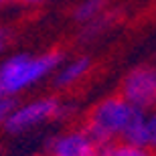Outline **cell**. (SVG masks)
I'll return each instance as SVG.
<instances>
[{
    "instance_id": "obj_4",
    "label": "cell",
    "mask_w": 156,
    "mask_h": 156,
    "mask_svg": "<svg viewBox=\"0 0 156 156\" xmlns=\"http://www.w3.org/2000/svg\"><path fill=\"white\" fill-rule=\"evenodd\" d=\"M59 112V104L53 101V99H43V101H37V104H30L23 110H18L16 114H12L6 122V130L8 132H20L24 128H30L39 124L41 120H47V118H53Z\"/></svg>"
},
{
    "instance_id": "obj_9",
    "label": "cell",
    "mask_w": 156,
    "mask_h": 156,
    "mask_svg": "<svg viewBox=\"0 0 156 156\" xmlns=\"http://www.w3.org/2000/svg\"><path fill=\"white\" fill-rule=\"evenodd\" d=\"M148 148L156 156V116L148 122Z\"/></svg>"
},
{
    "instance_id": "obj_7",
    "label": "cell",
    "mask_w": 156,
    "mask_h": 156,
    "mask_svg": "<svg viewBox=\"0 0 156 156\" xmlns=\"http://www.w3.org/2000/svg\"><path fill=\"white\" fill-rule=\"evenodd\" d=\"M89 67V61L87 59H83V61H77L75 65H71L69 69H65L63 71V75L59 77V85H69L71 81H75V79H79L83 73H85V69Z\"/></svg>"
},
{
    "instance_id": "obj_1",
    "label": "cell",
    "mask_w": 156,
    "mask_h": 156,
    "mask_svg": "<svg viewBox=\"0 0 156 156\" xmlns=\"http://www.w3.org/2000/svg\"><path fill=\"white\" fill-rule=\"evenodd\" d=\"M134 112V105L128 104L120 93H114L110 98L101 99L95 104L91 110L83 118V132L99 146V150L104 146L116 142L114 138H122V134L126 130L130 116Z\"/></svg>"
},
{
    "instance_id": "obj_12",
    "label": "cell",
    "mask_w": 156,
    "mask_h": 156,
    "mask_svg": "<svg viewBox=\"0 0 156 156\" xmlns=\"http://www.w3.org/2000/svg\"><path fill=\"white\" fill-rule=\"evenodd\" d=\"M20 4H35V2H41V0H16Z\"/></svg>"
},
{
    "instance_id": "obj_13",
    "label": "cell",
    "mask_w": 156,
    "mask_h": 156,
    "mask_svg": "<svg viewBox=\"0 0 156 156\" xmlns=\"http://www.w3.org/2000/svg\"><path fill=\"white\" fill-rule=\"evenodd\" d=\"M4 2H6V0H0V4H4Z\"/></svg>"
},
{
    "instance_id": "obj_6",
    "label": "cell",
    "mask_w": 156,
    "mask_h": 156,
    "mask_svg": "<svg viewBox=\"0 0 156 156\" xmlns=\"http://www.w3.org/2000/svg\"><path fill=\"white\" fill-rule=\"evenodd\" d=\"M99 156H154L150 148H144V146H134L128 144V142H112V144L104 146L99 150Z\"/></svg>"
},
{
    "instance_id": "obj_10",
    "label": "cell",
    "mask_w": 156,
    "mask_h": 156,
    "mask_svg": "<svg viewBox=\"0 0 156 156\" xmlns=\"http://www.w3.org/2000/svg\"><path fill=\"white\" fill-rule=\"evenodd\" d=\"M12 108V101H8V99H4V101H0V122L4 120V116L10 112Z\"/></svg>"
},
{
    "instance_id": "obj_14",
    "label": "cell",
    "mask_w": 156,
    "mask_h": 156,
    "mask_svg": "<svg viewBox=\"0 0 156 156\" xmlns=\"http://www.w3.org/2000/svg\"><path fill=\"white\" fill-rule=\"evenodd\" d=\"M2 91H4V89H2V85H0V93H2Z\"/></svg>"
},
{
    "instance_id": "obj_5",
    "label": "cell",
    "mask_w": 156,
    "mask_h": 156,
    "mask_svg": "<svg viewBox=\"0 0 156 156\" xmlns=\"http://www.w3.org/2000/svg\"><path fill=\"white\" fill-rule=\"evenodd\" d=\"M53 156H99V146L79 130L59 138L53 146Z\"/></svg>"
},
{
    "instance_id": "obj_2",
    "label": "cell",
    "mask_w": 156,
    "mask_h": 156,
    "mask_svg": "<svg viewBox=\"0 0 156 156\" xmlns=\"http://www.w3.org/2000/svg\"><path fill=\"white\" fill-rule=\"evenodd\" d=\"M59 53H49L39 59L14 57L0 67V85L4 91H18L27 83L39 79L59 63Z\"/></svg>"
},
{
    "instance_id": "obj_3",
    "label": "cell",
    "mask_w": 156,
    "mask_h": 156,
    "mask_svg": "<svg viewBox=\"0 0 156 156\" xmlns=\"http://www.w3.org/2000/svg\"><path fill=\"white\" fill-rule=\"evenodd\" d=\"M122 98L134 108H152L156 105V69L142 65L128 73L118 89Z\"/></svg>"
},
{
    "instance_id": "obj_11",
    "label": "cell",
    "mask_w": 156,
    "mask_h": 156,
    "mask_svg": "<svg viewBox=\"0 0 156 156\" xmlns=\"http://www.w3.org/2000/svg\"><path fill=\"white\" fill-rule=\"evenodd\" d=\"M4 43H6V35H4V33H2V30H0V49L4 47Z\"/></svg>"
},
{
    "instance_id": "obj_8",
    "label": "cell",
    "mask_w": 156,
    "mask_h": 156,
    "mask_svg": "<svg viewBox=\"0 0 156 156\" xmlns=\"http://www.w3.org/2000/svg\"><path fill=\"white\" fill-rule=\"evenodd\" d=\"M101 2H104V0H89V2H85V4L77 10V16H79V18H85V16H89V14H93V12L101 6Z\"/></svg>"
}]
</instances>
